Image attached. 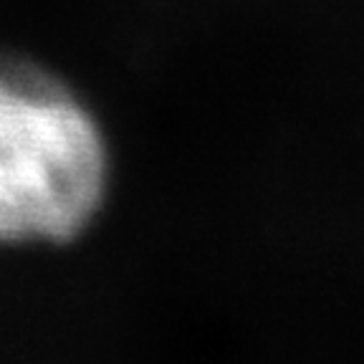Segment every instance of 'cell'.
<instances>
[{
	"label": "cell",
	"instance_id": "cell-1",
	"mask_svg": "<svg viewBox=\"0 0 364 364\" xmlns=\"http://www.w3.org/2000/svg\"><path fill=\"white\" fill-rule=\"evenodd\" d=\"M102 132L56 79L0 58V243H68L102 210Z\"/></svg>",
	"mask_w": 364,
	"mask_h": 364
}]
</instances>
